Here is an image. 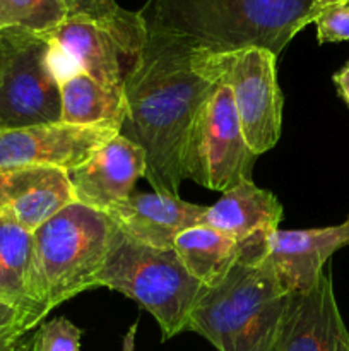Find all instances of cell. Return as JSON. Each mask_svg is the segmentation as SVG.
Returning a JSON list of instances; mask_svg holds the SVG:
<instances>
[{
	"mask_svg": "<svg viewBox=\"0 0 349 351\" xmlns=\"http://www.w3.org/2000/svg\"><path fill=\"white\" fill-rule=\"evenodd\" d=\"M74 202L70 180L62 168L27 167L0 173V218L31 233Z\"/></svg>",
	"mask_w": 349,
	"mask_h": 351,
	"instance_id": "14",
	"label": "cell"
},
{
	"mask_svg": "<svg viewBox=\"0 0 349 351\" xmlns=\"http://www.w3.org/2000/svg\"><path fill=\"white\" fill-rule=\"evenodd\" d=\"M313 23L320 45L349 41V0L324 5Z\"/></svg>",
	"mask_w": 349,
	"mask_h": 351,
	"instance_id": "23",
	"label": "cell"
},
{
	"mask_svg": "<svg viewBox=\"0 0 349 351\" xmlns=\"http://www.w3.org/2000/svg\"><path fill=\"white\" fill-rule=\"evenodd\" d=\"M36 328L38 324L29 314L0 302V351H16L21 339Z\"/></svg>",
	"mask_w": 349,
	"mask_h": 351,
	"instance_id": "24",
	"label": "cell"
},
{
	"mask_svg": "<svg viewBox=\"0 0 349 351\" xmlns=\"http://www.w3.org/2000/svg\"><path fill=\"white\" fill-rule=\"evenodd\" d=\"M94 285L118 291L146 308L156 319L164 341L185 331L202 290L173 249L144 245L116 225Z\"/></svg>",
	"mask_w": 349,
	"mask_h": 351,
	"instance_id": "5",
	"label": "cell"
},
{
	"mask_svg": "<svg viewBox=\"0 0 349 351\" xmlns=\"http://www.w3.org/2000/svg\"><path fill=\"white\" fill-rule=\"evenodd\" d=\"M287 298L267 252L242 249L219 283L202 287L185 331L205 338L218 351H270Z\"/></svg>",
	"mask_w": 349,
	"mask_h": 351,
	"instance_id": "3",
	"label": "cell"
},
{
	"mask_svg": "<svg viewBox=\"0 0 349 351\" xmlns=\"http://www.w3.org/2000/svg\"><path fill=\"white\" fill-rule=\"evenodd\" d=\"M332 79H334V84L335 88H337L339 96H341V98L344 99L346 105L349 106V62L341 69V71L335 72Z\"/></svg>",
	"mask_w": 349,
	"mask_h": 351,
	"instance_id": "25",
	"label": "cell"
},
{
	"mask_svg": "<svg viewBox=\"0 0 349 351\" xmlns=\"http://www.w3.org/2000/svg\"><path fill=\"white\" fill-rule=\"evenodd\" d=\"M257 154L246 144L228 86L218 84L195 112L181 156L183 177L216 192L252 180Z\"/></svg>",
	"mask_w": 349,
	"mask_h": 351,
	"instance_id": "7",
	"label": "cell"
},
{
	"mask_svg": "<svg viewBox=\"0 0 349 351\" xmlns=\"http://www.w3.org/2000/svg\"><path fill=\"white\" fill-rule=\"evenodd\" d=\"M113 230L108 215L74 202L33 232L34 291L44 317L75 295L96 288Z\"/></svg>",
	"mask_w": 349,
	"mask_h": 351,
	"instance_id": "4",
	"label": "cell"
},
{
	"mask_svg": "<svg viewBox=\"0 0 349 351\" xmlns=\"http://www.w3.org/2000/svg\"><path fill=\"white\" fill-rule=\"evenodd\" d=\"M349 247V216L325 228L276 230L267 242V259L287 295L305 293L317 285L327 261Z\"/></svg>",
	"mask_w": 349,
	"mask_h": 351,
	"instance_id": "13",
	"label": "cell"
},
{
	"mask_svg": "<svg viewBox=\"0 0 349 351\" xmlns=\"http://www.w3.org/2000/svg\"><path fill=\"white\" fill-rule=\"evenodd\" d=\"M320 9L315 0H151L142 12L194 51L263 48L277 57Z\"/></svg>",
	"mask_w": 349,
	"mask_h": 351,
	"instance_id": "2",
	"label": "cell"
},
{
	"mask_svg": "<svg viewBox=\"0 0 349 351\" xmlns=\"http://www.w3.org/2000/svg\"><path fill=\"white\" fill-rule=\"evenodd\" d=\"M315 2L318 3L320 7L324 5H328V3H335V2H341V0H315Z\"/></svg>",
	"mask_w": 349,
	"mask_h": 351,
	"instance_id": "28",
	"label": "cell"
},
{
	"mask_svg": "<svg viewBox=\"0 0 349 351\" xmlns=\"http://www.w3.org/2000/svg\"><path fill=\"white\" fill-rule=\"evenodd\" d=\"M135 328L137 326H132V329H130V332H129V336H127V343H125V351H132V348H133V341H132V336L135 335Z\"/></svg>",
	"mask_w": 349,
	"mask_h": 351,
	"instance_id": "27",
	"label": "cell"
},
{
	"mask_svg": "<svg viewBox=\"0 0 349 351\" xmlns=\"http://www.w3.org/2000/svg\"><path fill=\"white\" fill-rule=\"evenodd\" d=\"M207 206L192 204L180 195L132 194L105 215L125 235L154 249H173L177 237L201 225Z\"/></svg>",
	"mask_w": 349,
	"mask_h": 351,
	"instance_id": "15",
	"label": "cell"
},
{
	"mask_svg": "<svg viewBox=\"0 0 349 351\" xmlns=\"http://www.w3.org/2000/svg\"><path fill=\"white\" fill-rule=\"evenodd\" d=\"M0 302L14 305L33 317L44 319L34 291L33 233L0 218Z\"/></svg>",
	"mask_w": 349,
	"mask_h": 351,
	"instance_id": "17",
	"label": "cell"
},
{
	"mask_svg": "<svg viewBox=\"0 0 349 351\" xmlns=\"http://www.w3.org/2000/svg\"><path fill=\"white\" fill-rule=\"evenodd\" d=\"M270 351H349V331L325 271L311 290L289 295Z\"/></svg>",
	"mask_w": 349,
	"mask_h": 351,
	"instance_id": "11",
	"label": "cell"
},
{
	"mask_svg": "<svg viewBox=\"0 0 349 351\" xmlns=\"http://www.w3.org/2000/svg\"><path fill=\"white\" fill-rule=\"evenodd\" d=\"M82 331L68 319L57 317L38 326L33 351H81Z\"/></svg>",
	"mask_w": 349,
	"mask_h": 351,
	"instance_id": "22",
	"label": "cell"
},
{
	"mask_svg": "<svg viewBox=\"0 0 349 351\" xmlns=\"http://www.w3.org/2000/svg\"><path fill=\"white\" fill-rule=\"evenodd\" d=\"M276 55L263 48L190 53L192 67L207 81L228 86L243 137L260 156L277 144L283 125V95L277 86Z\"/></svg>",
	"mask_w": 349,
	"mask_h": 351,
	"instance_id": "6",
	"label": "cell"
},
{
	"mask_svg": "<svg viewBox=\"0 0 349 351\" xmlns=\"http://www.w3.org/2000/svg\"><path fill=\"white\" fill-rule=\"evenodd\" d=\"M67 17H84L115 29L132 40H147V23L142 10L132 12L116 3V0H64Z\"/></svg>",
	"mask_w": 349,
	"mask_h": 351,
	"instance_id": "21",
	"label": "cell"
},
{
	"mask_svg": "<svg viewBox=\"0 0 349 351\" xmlns=\"http://www.w3.org/2000/svg\"><path fill=\"white\" fill-rule=\"evenodd\" d=\"M67 175L75 202L106 213L127 201L137 180L146 177V154L116 134Z\"/></svg>",
	"mask_w": 349,
	"mask_h": 351,
	"instance_id": "12",
	"label": "cell"
},
{
	"mask_svg": "<svg viewBox=\"0 0 349 351\" xmlns=\"http://www.w3.org/2000/svg\"><path fill=\"white\" fill-rule=\"evenodd\" d=\"M16 351H33V336H31V338L21 339Z\"/></svg>",
	"mask_w": 349,
	"mask_h": 351,
	"instance_id": "26",
	"label": "cell"
},
{
	"mask_svg": "<svg viewBox=\"0 0 349 351\" xmlns=\"http://www.w3.org/2000/svg\"><path fill=\"white\" fill-rule=\"evenodd\" d=\"M0 62H2V53H0Z\"/></svg>",
	"mask_w": 349,
	"mask_h": 351,
	"instance_id": "29",
	"label": "cell"
},
{
	"mask_svg": "<svg viewBox=\"0 0 349 351\" xmlns=\"http://www.w3.org/2000/svg\"><path fill=\"white\" fill-rule=\"evenodd\" d=\"M283 219V204L272 192L260 189L252 180H243L207 206L201 225H207L238 243L267 239Z\"/></svg>",
	"mask_w": 349,
	"mask_h": 351,
	"instance_id": "16",
	"label": "cell"
},
{
	"mask_svg": "<svg viewBox=\"0 0 349 351\" xmlns=\"http://www.w3.org/2000/svg\"><path fill=\"white\" fill-rule=\"evenodd\" d=\"M47 38L55 72H84L120 96L127 74L146 45L84 17H67Z\"/></svg>",
	"mask_w": 349,
	"mask_h": 351,
	"instance_id": "9",
	"label": "cell"
},
{
	"mask_svg": "<svg viewBox=\"0 0 349 351\" xmlns=\"http://www.w3.org/2000/svg\"><path fill=\"white\" fill-rule=\"evenodd\" d=\"M60 86V122L72 125H112L120 129L125 115L123 96L109 91L84 72H55Z\"/></svg>",
	"mask_w": 349,
	"mask_h": 351,
	"instance_id": "18",
	"label": "cell"
},
{
	"mask_svg": "<svg viewBox=\"0 0 349 351\" xmlns=\"http://www.w3.org/2000/svg\"><path fill=\"white\" fill-rule=\"evenodd\" d=\"M190 53V48L147 24L146 45L123 88L125 115L118 134L144 151V178L159 194L178 195L185 180L181 156L188 127L218 86L192 67Z\"/></svg>",
	"mask_w": 349,
	"mask_h": 351,
	"instance_id": "1",
	"label": "cell"
},
{
	"mask_svg": "<svg viewBox=\"0 0 349 351\" xmlns=\"http://www.w3.org/2000/svg\"><path fill=\"white\" fill-rule=\"evenodd\" d=\"M67 19L64 0H0V31L48 34Z\"/></svg>",
	"mask_w": 349,
	"mask_h": 351,
	"instance_id": "20",
	"label": "cell"
},
{
	"mask_svg": "<svg viewBox=\"0 0 349 351\" xmlns=\"http://www.w3.org/2000/svg\"><path fill=\"white\" fill-rule=\"evenodd\" d=\"M173 250L185 269L205 288L219 283L242 254L236 240L207 225L181 232L174 240Z\"/></svg>",
	"mask_w": 349,
	"mask_h": 351,
	"instance_id": "19",
	"label": "cell"
},
{
	"mask_svg": "<svg viewBox=\"0 0 349 351\" xmlns=\"http://www.w3.org/2000/svg\"><path fill=\"white\" fill-rule=\"evenodd\" d=\"M118 129L112 125H72L65 122L0 129V173L27 167L68 171L84 163Z\"/></svg>",
	"mask_w": 349,
	"mask_h": 351,
	"instance_id": "10",
	"label": "cell"
},
{
	"mask_svg": "<svg viewBox=\"0 0 349 351\" xmlns=\"http://www.w3.org/2000/svg\"><path fill=\"white\" fill-rule=\"evenodd\" d=\"M0 129L60 122V86L47 34L0 31Z\"/></svg>",
	"mask_w": 349,
	"mask_h": 351,
	"instance_id": "8",
	"label": "cell"
}]
</instances>
